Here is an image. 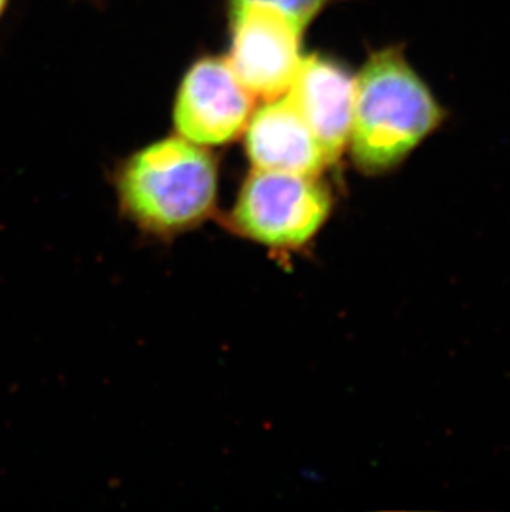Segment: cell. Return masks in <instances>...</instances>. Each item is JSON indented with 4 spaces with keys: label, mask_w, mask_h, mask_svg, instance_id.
Returning <instances> with one entry per match:
<instances>
[{
    "label": "cell",
    "mask_w": 510,
    "mask_h": 512,
    "mask_svg": "<svg viewBox=\"0 0 510 512\" xmlns=\"http://www.w3.org/2000/svg\"><path fill=\"white\" fill-rule=\"evenodd\" d=\"M252 105V93L227 58H201L179 87L174 125L179 136L196 145H226L246 130Z\"/></svg>",
    "instance_id": "cell-4"
},
{
    "label": "cell",
    "mask_w": 510,
    "mask_h": 512,
    "mask_svg": "<svg viewBox=\"0 0 510 512\" xmlns=\"http://www.w3.org/2000/svg\"><path fill=\"white\" fill-rule=\"evenodd\" d=\"M216 196V161L183 136L146 146L121 170L123 208L150 231H183L199 223L211 213Z\"/></svg>",
    "instance_id": "cell-2"
},
{
    "label": "cell",
    "mask_w": 510,
    "mask_h": 512,
    "mask_svg": "<svg viewBox=\"0 0 510 512\" xmlns=\"http://www.w3.org/2000/svg\"><path fill=\"white\" fill-rule=\"evenodd\" d=\"M229 63L247 90L257 97H280L289 90L299 68L304 30L287 17L264 7L232 10Z\"/></svg>",
    "instance_id": "cell-5"
},
{
    "label": "cell",
    "mask_w": 510,
    "mask_h": 512,
    "mask_svg": "<svg viewBox=\"0 0 510 512\" xmlns=\"http://www.w3.org/2000/svg\"><path fill=\"white\" fill-rule=\"evenodd\" d=\"M7 7H9V0H0V20L4 17Z\"/></svg>",
    "instance_id": "cell-9"
},
{
    "label": "cell",
    "mask_w": 510,
    "mask_h": 512,
    "mask_svg": "<svg viewBox=\"0 0 510 512\" xmlns=\"http://www.w3.org/2000/svg\"><path fill=\"white\" fill-rule=\"evenodd\" d=\"M285 97L294 103L322 146L328 163L340 158L352 133L355 78L322 55L302 57Z\"/></svg>",
    "instance_id": "cell-6"
},
{
    "label": "cell",
    "mask_w": 510,
    "mask_h": 512,
    "mask_svg": "<svg viewBox=\"0 0 510 512\" xmlns=\"http://www.w3.org/2000/svg\"><path fill=\"white\" fill-rule=\"evenodd\" d=\"M443 108L400 50L371 55L355 78L353 160L368 174L385 173L431 135Z\"/></svg>",
    "instance_id": "cell-1"
},
{
    "label": "cell",
    "mask_w": 510,
    "mask_h": 512,
    "mask_svg": "<svg viewBox=\"0 0 510 512\" xmlns=\"http://www.w3.org/2000/svg\"><path fill=\"white\" fill-rule=\"evenodd\" d=\"M332 209L317 176L254 170L242 186L232 224L264 246L297 249L312 239Z\"/></svg>",
    "instance_id": "cell-3"
},
{
    "label": "cell",
    "mask_w": 510,
    "mask_h": 512,
    "mask_svg": "<svg viewBox=\"0 0 510 512\" xmlns=\"http://www.w3.org/2000/svg\"><path fill=\"white\" fill-rule=\"evenodd\" d=\"M327 2L328 0H231V12L244 7H264L279 12L305 30Z\"/></svg>",
    "instance_id": "cell-8"
},
{
    "label": "cell",
    "mask_w": 510,
    "mask_h": 512,
    "mask_svg": "<svg viewBox=\"0 0 510 512\" xmlns=\"http://www.w3.org/2000/svg\"><path fill=\"white\" fill-rule=\"evenodd\" d=\"M246 151L255 170L318 176L327 156L289 98H272L249 118Z\"/></svg>",
    "instance_id": "cell-7"
}]
</instances>
